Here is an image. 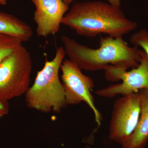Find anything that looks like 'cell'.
<instances>
[{"label": "cell", "mask_w": 148, "mask_h": 148, "mask_svg": "<svg viewBox=\"0 0 148 148\" xmlns=\"http://www.w3.org/2000/svg\"><path fill=\"white\" fill-rule=\"evenodd\" d=\"M32 62L23 45L0 64V100H10L25 95L30 88Z\"/></svg>", "instance_id": "277c9868"}, {"label": "cell", "mask_w": 148, "mask_h": 148, "mask_svg": "<svg viewBox=\"0 0 148 148\" xmlns=\"http://www.w3.org/2000/svg\"><path fill=\"white\" fill-rule=\"evenodd\" d=\"M130 41L134 46L141 47L148 57V31L146 29H141L131 36Z\"/></svg>", "instance_id": "7c38bea8"}, {"label": "cell", "mask_w": 148, "mask_h": 148, "mask_svg": "<svg viewBox=\"0 0 148 148\" xmlns=\"http://www.w3.org/2000/svg\"><path fill=\"white\" fill-rule=\"evenodd\" d=\"M86 148H90L89 147H86Z\"/></svg>", "instance_id": "2e32d148"}, {"label": "cell", "mask_w": 148, "mask_h": 148, "mask_svg": "<svg viewBox=\"0 0 148 148\" xmlns=\"http://www.w3.org/2000/svg\"><path fill=\"white\" fill-rule=\"evenodd\" d=\"M61 41L69 60L82 70L95 71L109 66L127 70L137 68L141 56L138 47H130L123 38L101 37L100 47L92 49L63 36Z\"/></svg>", "instance_id": "7a4b0ae2"}, {"label": "cell", "mask_w": 148, "mask_h": 148, "mask_svg": "<svg viewBox=\"0 0 148 148\" xmlns=\"http://www.w3.org/2000/svg\"><path fill=\"white\" fill-rule=\"evenodd\" d=\"M66 52L57 48L54 58L46 59L44 66L38 72L34 84L25 93V101L29 108L42 113H59L67 106L59 71Z\"/></svg>", "instance_id": "3957f363"}, {"label": "cell", "mask_w": 148, "mask_h": 148, "mask_svg": "<svg viewBox=\"0 0 148 148\" xmlns=\"http://www.w3.org/2000/svg\"><path fill=\"white\" fill-rule=\"evenodd\" d=\"M9 112V105L8 102L0 100V118L8 114Z\"/></svg>", "instance_id": "4fadbf2b"}, {"label": "cell", "mask_w": 148, "mask_h": 148, "mask_svg": "<svg viewBox=\"0 0 148 148\" xmlns=\"http://www.w3.org/2000/svg\"><path fill=\"white\" fill-rule=\"evenodd\" d=\"M60 69L67 106L84 102L92 110L95 122L98 126H100L102 115L95 106L94 98L90 92L95 86L93 80L83 73L82 70L70 60L63 61Z\"/></svg>", "instance_id": "8992f818"}, {"label": "cell", "mask_w": 148, "mask_h": 148, "mask_svg": "<svg viewBox=\"0 0 148 148\" xmlns=\"http://www.w3.org/2000/svg\"><path fill=\"white\" fill-rule=\"evenodd\" d=\"M0 33L16 37L22 41H29L33 36L30 25L13 15L0 11Z\"/></svg>", "instance_id": "30bf717a"}, {"label": "cell", "mask_w": 148, "mask_h": 148, "mask_svg": "<svg viewBox=\"0 0 148 148\" xmlns=\"http://www.w3.org/2000/svg\"><path fill=\"white\" fill-rule=\"evenodd\" d=\"M141 100V112L138 125L122 148H145L148 142V88L138 92Z\"/></svg>", "instance_id": "9c48e42d"}, {"label": "cell", "mask_w": 148, "mask_h": 148, "mask_svg": "<svg viewBox=\"0 0 148 148\" xmlns=\"http://www.w3.org/2000/svg\"><path fill=\"white\" fill-rule=\"evenodd\" d=\"M141 61L137 68L129 71L114 66H109L104 71L106 79L113 82L121 83L112 84L95 91L98 96L112 98L117 95H127L138 92L148 88V57L142 49L139 50Z\"/></svg>", "instance_id": "5b68a950"}, {"label": "cell", "mask_w": 148, "mask_h": 148, "mask_svg": "<svg viewBox=\"0 0 148 148\" xmlns=\"http://www.w3.org/2000/svg\"><path fill=\"white\" fill-rule=\"evenodd\" d=\"M20 39L0 33V64L22 45Z\"/></svg>", "instance_id": "8fae6325"}, {"label": "cell", "mask_w": 148, "mask_h": 148, "mask_svg": "<svg viewBox=\"0 0 148 148\" xmlns=\"http://www.w3.org/2000/svg\"><path fill=\"white\" fill-rule=\"evenodd\" d=\"M62 24L78 35L91 38L101 34L123 38L138 26L136 22L126 18L120 7L101 1L74 5L65 14Z\"/></svg>", "instance_id": "6da1fadb"}, {"label": "cell", "mask_w": 148, "mask_h": 148, "mask_svg": "<svg viewBox=\"0 0 148 148\" xmlns=\"http://www.w3.org/2000/svg\"><path fill=\"white\" fill-rule=\"evenodd\" d=\"M8 0H0V5H5L7 3Z\"/></svg>", "instance_id": "9a60e30c"}, {"label": "cell", "mask_w": 148, "mask_h": 148, "mask_svg": "<svg viewBox=\"0 0 148 148\" xmlns=\"http://www.w3.org/2000/svg\"><path fill=\"white\" fill-rule=\"evenodd\" d=\"M36 8L34 20L38 36L46 38L57 34L69 6L61 0H32Z\"/></svg>", "instance_id": "ba28073f"}, {"label": "cell", "mask_w": 148, "mask_h": 148, "mask_svg": "<svg viewBox=\"0 0 148 148\" xmlns=\"http://www.w3.org/2000/svg\"><path fill=\"white\" fill-rule=\"evenodd\" d=\"M141 112L139 92L122 95L115 101L109 126V138L122 145L138 125Z\"/></svg>", "instance_id": "52a82bcc"}, {"label": "cell", "mask_w": 148, "mask_h": 148, "mask_svg": "<svg viewBox=\"0 0 148 148\" xmlns=\"http://www.w3.org/2000/svg\"><path fill=\"white\" fill-rule=\"evenodd\" d=\"M61 1H62L64 3L67 5L69 6V5L72 2L74 1V0H61Z\"/></svg>", "instance_id": "5bb4252c"}]
</instances>
